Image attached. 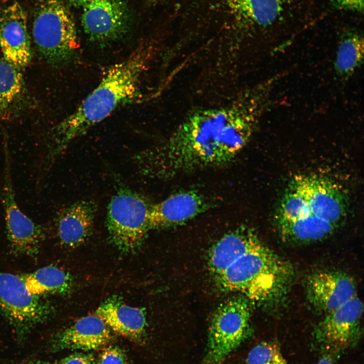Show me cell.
Instances as JSON below:
<instances>
[{
  "mask_svg": "<svg viewBox=\"0 0 364 364\" xmlns=\"http://www.w3.org/2000/svg\"><path fill=\"white\" fill-rule=\"evenodd\" d=\"M97 364H126V357L118 346H107L99 355Z\"/></svg>",
  "mask_w": 364,
  "mask_h": 364,
  "instance_id": "23",
  "label": "cell"
},
{
  "mask_svg": "<svg viewBox=\"0 0 364 364\" xmlns=\"http://www.w3.org/2000/svg\"><path fill=\"white\" fill-rule=\"evenodd\" d=\"M288 0H230L235 10L250 24L266 27L283 12Z\"/></svg>",
  "mask_w": 364,
  "mask_h": 364,
  "instance_id": "20",
  "label": "cell"
},
{
  "mask_svg": "<svg viewBox=\"0 0 364 364\" xmlns=\"http://www.w3.org/2000/svg\"><path fill=\"white\" fill-rule=\"evenodd\" d=\"M308 299L318 310L328 313L356 296V286L349 277L335 272H320L307 283Z\"/></svg>",
  "mask_w": 364,
  "mask_h": 364,
  "instance_id": "14",
  "label": "cell"
},
{
  "mask_svg": "<svg viewBox=\"0 0 364 364\" xmlns=\"http://www.w3.org/2000/svg\"><path fill=\"white\" fill-rule=\"evenodd\" d=\"M0 47L4 59L19 69L31 61L26 16L16 0H0Z\"/></svg>",
  "mask_w": 364,
  "mask_h": 364,
  "instance_id": "11",
  "label": "cell"
},
{
  "mask_svg": "<svg viewBox=\"0 0 364 364\" xmlns=\"http://www.w3.org/2000/svg\"><path fill=\"white\" fill-rule=\"evenodd\" d=\"M31 364H53V363L48 362L38 361V362L32 363Z\"/></svg>",
  "mask_w": 364,
  "mask_h": 364,
  "instance_id": "28",
  "label": "cell"
},
{
  "mask_svg": "<svg viewBox=\"0 0 364 364\" xmlns=\"http://www.w3.org/2000/svg\"><path fill=\"white\" fill-rule=\"evenodd\" d=\"M314 364H334L333 359L329 354L324 355L316 363Z\"/></svg>",
  "mask_w": 364,
  "mask_h": 364,
  "instance_id": "27",
  "label": "cell"
},
{
  "mask_svg": "<svg viewBox=\"0 0 364 364\" xmlns=\"http://www.w3.org/2000/svg\"><path fill=\"white\" fill-rule=\"evenodd\" d=\"M28 291L41 296L47 294L64 295L72 286L69 274L55 266H47L20 276Z\"/></svg>",
  "mask_w": 364,
  "mask_h": 364,
  "instance_id": "18",
  "label": "cell"
},
{
  "mask_svg": "<svg viewBox=\"0 0 364 364\" xmlns=\"http://www.w3.org/2000/svg\"><path fill=\"white\" fill-rule=\"evenodd\" d=\"M209 264L220 287L254 302H268L280 297L293 276L291 265L246 227L219 239L211 250Z\"/></svg>",
  "mask_w": 364,
  "mask_h": 364,
  "instance_id": "2",
  "label": "cell"
},
{
  "mask_svg": "<svg viewBox=\"0 0 364 364\" xmlns=\"http://www.w3.org/2000/svg\"><path fill=\"white\" fill-rule=\"evenodd\" d=\"M34 42L46 61L53 65L68 64L79 47L73 17L62 0H40L32 26Z\"/></svg>",
  "mask_w": 364,
  "mask_h": 364,
  "instance_id": "5",
  "label": "cell"
},
{
  "mask_svg": "<svg viewBox=\"0 0 364 364\" xmlns=\"http://www.w3.org/2000/svg\"><path fill=\"white\" fill-rule=\"evenodd\" d=\"M269 106L262 91L247 88L225 105L191 113L165 142L135 154L134 163L143 175L159 179L226 164L245 147Z\"/></svg>",
  "mask_w": 364,
  "mask_h": 364,
  "instance_id": "1",
  "label": "cell"
},
{
  "mask_svg": "<svg viewBox=\"0 0 364 364\" xmlns=\"http://www.w3.org/2000/svg\"><path fill=\"white\" fill-rule=\"evenodd\" d=\"M332 5L339 10L362 12L363 0H330Z\"/></svg>",
  "mask_w": 364,
  "mask_h": 364,
  "instance_id": "24",
  "label": "cell"
},
{
  "mask_svg": "<svg viewBox=\"0 0 364 364\" xmlns=\"http://www.w3.org/2000/svg\"><path fill=\"white\" fill-rule=\"evenodd\" d=\"M97 210L96 203L88 199L77 201L62 209L55 221L60 243L74 248L85 242L92 233Z\"/></svg>",
  "mask_w": 364,
  "mask_h": 364,
  "instance_id": "16",
  "label": "cell"
},
{
  "mask_svg": "<svg viewBox=\"0 0 364 364\" xmlns=\"http://www.w3.org/2000/svg\"><path fill=\"white\" fill-rule=\"evenodd\" d=\"M363 305L356 296L337 309L328 313L315 333L318 343L334 350L354 345L359 336Z\"/></svg>",
  "mask_w": 364,
  "mask_h": 364,
  "instance_id": "12",
  "label": "cell"
},
{
  "mask_svg": "<svg viewBox=\"0 0 364 364\" xmlns=\"http://www.w3.org/2000/svg\"><path fill=\"white\" fill-rule=\"evenodd\" d=\"M2 190L7 236L16 255L33 257L39 252L45 235L43 228L19 208L13 186L9 152L5 151V169Z\"/></svg>",
  "mask_w": 364,
  "mask_h": 364,
  "instance_id": "9",
  "label": "cell"
},
{
  "mask_svg": "<svg viewBox=\"0 0 364 364\" xmlns=\"http://www.w3.org/2000/svg\"><path fill=\"white\" fill-rule=\"evenodd\" d=\"M153 45L142 42L122 61L112 66L98 86L54 129L46 159L53 162L75 139L102 121L117 107L141 97V80L154 54Z\"/></svg>",
  "mask_w": 364,
  "mask_h": 364,
  "instance_id": "3",
  "label": "cell"
},
{
  "mask_svg": "<svg viewBox=\"0 0 364 364\" xmlns=\"http://www.w3.org/2000/svg\"><path fill=\"white\" fill-rule=\"evenodd\" d=\"M70 3L75 7L86 6L95 0H68Z\"/></svg>",
  "mask_w": 364,
  "mask_h": 364,
  "instance_id": "26",
  "label": "cell"
},
{
  "mask_svg": "<svg viewBox=\"0 0 364 364\" xmlns=\"http://www.w3.org/2000/svg\"><path fill=\"white\" fill-rule=\"evenodd\" d=\"M346 212L345 195L335 183L315 175H299L289 183L275 219L284 237L309 242L331 234Z\"/></svg>",
  "mask_w": 364,
  "mask_h": 364,
  "instance_id": "4",
  "label": "cell"
},
{
  "mask_svg": "<svg viewBox=\"0 0 364 364\" xmlns=\"http://www.w3.org/2000/svg\"><path fill=\"white\" fill-rule=\"evenodd\" d=\"M96 314L118 334L134 342H141L146 331L144 311L128 305L117 298H109L98 308Z\"/></svg>",
  "mask_w": 364,
  "mask_h": 364,
  "instance_id": "17",
  "label": "cell"
},
{
  "mask_svg": "<svg viewBox=\"0 0 364 364\" xmlns=\"http://www.w3.org/2000/svg\"><path fill=\"white\" fill-rule=\"evenodd\" d=\"M82 8V25L92 41L106 44L129 31V13L123 0H95Z\"/></svg>",
  "mask_w": 364,
  "mask_h": 364,
  "instance_id": "10",
  "label": "cell"
},
{
  "mask_svg": "<svg viewBox=\"0 0 364 364\" xmlns=\"http://www.w3.org/2000/svg\"><path fill=\"white\" fill-rule=\"evenodd\" d=\"M210 206L206 199L194 191L173 194L151 205L149 215L150 229L165 228L187 221Z\"/></svg>",
  "mask_w": 364,
  "mask_h": 364,
  "instance_id": "15",
  "label": "cell"
},
{
  "mask_svg": "<svg viewBox=\"0 0 364 364\" xmlns=\"http://www.w3.org/2000/svg\"><path fill=\"white\" fill-rule=\"evenodd\" d=\"M250 318L248 305L242 298L229 300L218 307L210 322L202 364H222L249 336Z\"/></svg>",
  "mask_w": 364,
  "mask_h": 364,
  "instance_id": "8",
  "label": "cell"
},
{
  "mask_svg": "<svg viewBox=\"0 0 364 364\" xmlns=\"http://www.w3.org/2000/svg\"><path fill=\"white\" fill-rule=\"evenodd\" d=\"M152 204L141 194L126 188L117 190L107 206L106 226L114 243L123 251L140 247L148 231Z\"/></svg>",
  "mask_w": 364,
  "mask_h": 364,
  "instance_id": "6",
  "label": "cell"
},
{
  "mask_svg": "<svg viewBox=\"0 0 364 364\" xmlns=\"http://www.w3.org/2000/svg\"><path fill=\"white\" fill-rule=\"evenodd\" d=\"M0 312L22 341L51 317L54 308L47 300L31 294L20 276L0 272Z\"/></svg>",
  "mask_w": 364,
  "mask_h": 364,
  "instance_id": "7",
  "label": "cell"
},
{
  "mask_svg": "<svg viewBox=\"0 0 364 364\" xmlns=\"http://www.w3.org/2000/svg\"><path fill=\"white\" fill-rule=\"evenodd\" d=\"M363 46V36L358 32H349L342 36L334 62L335 73L338 80L347 81L362 64Z\"/></svg>",
  "mask_w": 364,
  "mask_h": 364,
  "instance_id": "19",
  "label": "cell"
},
{
  "mask_svg": "<svg viewBox=\"0 0 364 364\" xmlns=\"http://www.w3.org/2000/svg\"><path fill=\"white\" fill-rule=\"evenodd\" d=\"M247 364H289L279 345L273 342H262L255 345L248 354Z\"/></svg>",
  "mask_w": 364,
  "mask_h": 364,
  "instance_id": "22",
  "label": "cell"
},
{
  "mask_svg": "<svg viewBox=\"0 0 364 364\" xmlns=\"http://www.w3.org/2000/svg\"><path fill=\"white\" fill-rule=\"evenodd\" d=\"M24 88L20 69L0 59V114L7 111L19 99Z\"/></svg>",
  "mask_w": 364,
  "mask_h": 364,
  "instance_id": "21",
  "label": "cell"
},
{
  "mask_svg": "<svg viewBox=\"0 0 364 364\" xmlns=\"http://www.w3.org/2000/svg\"><path fill=\"white\" fill-rule=\"evenodd\" d=\"M113 340L111 330L97 314L80 317L56 334L51 339V352L63 350H96L105 348Z\"/></svg>",
  "mask_w": 364,
  "mask_h": 364,
  "instance_id": "13",
  "label": "cell"
},
{
  "mask_svg": "<svg viewBox=\"0 0 364 364\" xmlns=\"http://www.w3.org/2000/svg\"><path fill=\"white\" fill-rule=\"evenodd\" d=\"M57 364H95V361L92 355L78 352L64 357Z\"/></svg>",
  "mask_w": 364,
  "mask_h": 364,
  "instance_id": "25",
  "label": "cell"
}]
</instances>
